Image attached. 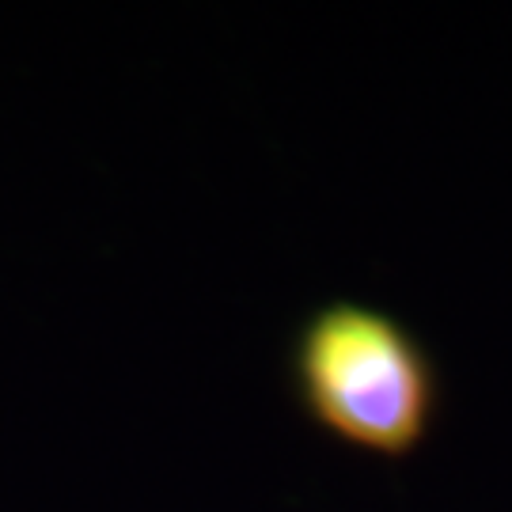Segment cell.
<instances>
[{"instance_id": "1", "label": "cell", "mask_w": 512, "mask_h": 512, "mask_svg": "<svg viewBox=\"0 0 512 512\" xmlns=\"http://www.w3.org/2000/svg\"><path fill=\"white\" fill-rule=\"evenodd\" d=\"M289 391L308 425L342 448L410 459L444 414L437 353L403 315L357 296L323 300L289 346Z\"/></svg>"}]
</instances>
